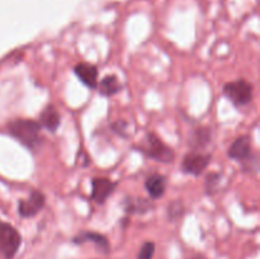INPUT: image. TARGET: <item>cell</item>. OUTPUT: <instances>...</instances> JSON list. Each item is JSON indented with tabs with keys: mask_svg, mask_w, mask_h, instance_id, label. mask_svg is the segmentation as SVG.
Masks as SVG:
<instances>
[{
	"mask_svg": "<svg viewBox=\"0 0 260 259\" xmlns=\"http://www.w3.org/2000/svg\"><path fill=\"white\" fill-rule=\"evenodd\" d=\"M211 154H203V152L200 151H190L188 152L184 156L182 161V169L183 172L187 173V174L194 175V177H198V175L202 174L207 167L210 165Z\"/></svg>",
	"mask_w": 260,
	"mask_h": 259,
	"instance_id": "5",
	"label": "cell"
},
{
	"mask_svg": "<svg viewBox=\"0 0 260 259\" xmlns=\"http://www.w3.org/2000/svg\"><path fill=\"white\" fill-rule=\"evenodd\" d=\"M123 207L126 213L135 215V213H146L152 207V203L144 198H126L123 202Z\"/></svg>",
	"mask_w": 260,
	"mask_h": 259,
	"instance_id": "14",
	"label": "cell"
},
{
	"mask_svg": "<svg viewBox=\"0 0 260 259\" xmlns=\"http://www.w3.org/2000/svg\"><path fill=\"white\" fill-rule=\"evenodd\" d=\"M40 124L52 134L57 131L61 124V114L53 104H47L42 109L40 114Z\"/></svg>",
	"mask_w": 260,
	"mask_h": 259,
	"instance_id": "10",
	"label": "cell"
},
{
	"mask_svg": "<svg viewBox=\"0 0 260 259\" xmlns=\"http://www.w3.org/2000/svg\"><path fill=\"white\" fill-rule=\"evenodd\" d=\"M168 180L161 174H151L145 182V188L152 200L161 198L167 192Z\"/></svg>",
	"mask_w": 260,
	"mask_h": 259,
	"instance_id": "12",
	"label": "cell"
},
{
	"mask_svg": "<svg viewBox=\"0 0 260 259\" xmlns=\"http://www.w3.org/2000/svg\"><path fill=\"white\" fill-rule=\"evenodd\" d=\"M220 173H210L206 177V192H207V195H215L218 190V187H220Z\"/></svg>",
	"mask_w": 260,
	"mask_h": 259,
	"instance_id": "16",
	"label": "cell"
},
{
	"mask_svg": "<svg viewBox=\"0 0 260 259\" xmlns=\"http://www.w3.org/2000/svg\"><path fill=\"white\" fill-rule=\"evenodd\" d=\"M117 187V183L108 178H93L91 179V198L98 205H103L111 197Z\"/></svg>",
	"mask_w": 260,
	"mask_h": 259,
	"instance_id": "8",
	"label": "cell"
},
{
	"mask_svg": "<svg viewBox=\"0 0 260 259\" xmlns=\"http://www.w3.org/2000/svg\"><path fill=\"white\" fill-rule=\"evenodd\" d=\"M223 94L234 106L238 107V108H244V107L249 106L253 101L254 86L245 79H238V80L225 84Z\"/></svg>",
	"mask_w": 260,
	"mask_h": 259,
	"instance_id": "2",
	"label": "cell"
},
{
	"mask_svg": "<svg viewBox=\"0 0 260 259\" xmlns=\"http://www.w3.org/2000/svg\"><path fill=\"white\" fill-rule=\"evenodd\" d=\"M229 156L231 159L240 163H250L256 161V156L251 151V140L249 136H240L233 142L228 151Z\"/></svg>",
	"mask_w": 260,
	"mask_h": 259,
	"instance_id": "7",
	"label": "cell"
},
{
	"mask_svg": "<svg viewBox=\"0 0 260 259\" xmlns=\"http://www.w3.org/2000/svg\"><path fill=\"white\" fill-rule=\"evenodd\" d=\"M73 241L75 244H84V243H93L94 245L96 246L98 250H101L102 253L107 254L109 253V241L108 239L104 235L98 233H94V231H83L79 235H76L75 238L73 239Z\"/></svg>",
	"mask_w": 260,
	"mask_h": 259,
	"instance_id": "11",
	"label": "cell"
},
{
	"mask_svg": "<svg viewBox=\"0 0 260 259\" xmlns=\"http://www.w3.org/2000/svg\"><path fill=\"white\" fill-rule=\"evenodd\" d=\"M99 93L104 96H113L116 95L118 91H121L122 85L119 83L118 78L116 75H107L99 81V84L96 85Z\"/></svg>",
	"mask_w": 260,
	"mask_h": 259,
	"instance_id": "13",
	"label": "cell"
},
{
	"mask_svg": "<svg viewBox=\"0 0 260 259\" xmlns=\"http://www.w3.org/2000/svg\"><path fill=\"white\" fill-rule=\"evenodd\" d=\"M155 254V244L152 241H146L144 245L141 246L139 251L137 259H152Z\"/></svg>",
	"mask_w": 260,
	"mask_h": 259,
	"instance_id": "18",
	"label": "cell"
},
{
	"mask_svg": "<svg viewBox=\"0 0 260 259\" xmlns=\"http://www.w3.org/2000/svg\"><path fill=\"white\" fill-rule=\"evenodd\" d=\"M74 73H75V75L78 76L79 80H80L84 85H86L90 89H96L99 71L95 65L89 62H80L78 63V65H75Z\"/></svg>",
	"mask_w": 260,
	"mask_h": 259,
	"instance_id": "9",
	"label": "cell"
},
{
	"mask_svg": "<svg viewBox=\"0 0 260 259\" xmlns=\"http://www.w3.org/2000/svg\"><path fill=\"white\" fill-rule=\"evenodd\" d=\"M212 140V131L208 127H200L196 128L193 132V136L190 139V146L194 149V151H198V149H203L207 146Z\"/></svg>",
	"mask_w": 260,
	"mask_h": 259,
	"instance_id": "15",
	"label": "cell"
},
{
	"mask_svg": "<svg viewBox=\"0 0 260 259\" xmlns=\"http://www.w3.org/2000/svg\"><path fill=\"white\" fill-rule=\"evenodd\" d=\"M22 236L19 231L8 222L0 221V254L5 259H13L19 250Z\"/></svg>",
	"mask_w": 260,
	"mask_h": 259,
	"instance_id": "4",
	"label": "cell"
},
{
	"mask_svg": "<svg viewBox=\"0 0 260 259\" xmlns=\"http://www.w3.org/2000/svg\"><path fill=\"white\" fill-rule=\"evenodd\" d=\"M40 122L35 119L18 118L13 119L8 123V132L10 136L14 137L18 142L23 146L28 147L29 150H36L42 144V136H41Z\"/></svg>",
	"mask_w": 260,
	"mask_h": 259,
	"instance_id": "1",
	"label": "cell"
},
{
	"mask_svg": "<svg viewBox=\"0 0 260 259\" xmlns=\"http://www.w3.org/2000/svg\"><path fill=\"white\" fill-rule=\"evenodd\" d=\"M46 205V196L41 190H32L28 198L18 202V213L23 218H30L41 212Z\"/></svg>",
	"mask_w": 260,
	"mask_h": 259,
	"instance_id": "6",
	"label": "cell"
},
{
	"mask_svg": "<svg viewBox=\"0 0 260 259\" xmlns=\"http://www.w3.org/2000/svg\"><path fill=\"white\" fill-rule=\"evenodd\" d=\"M183 213H184V206H183V203L180 201H174L168 207V217L172 221L182 217Z\"/></svg>",
	"mask_w": 260,
	"mask_h": 259,
	"instance_id": "17",
	"label": "cell"
},
{
	"mask_svg": "<svg viewBox=\"0 0 260 259\" xmlns=\"http://www.w3.org/2000/svg\"><path fill=\"white\" fill-rule=\"evenodd\" d=\"M140 151L144 152L146 156L151 157L156 161L164 163V164L173 163L175 157L174 150L168 146L165 142H162L161 139L156 136L154 132H149L146 135V147H141Z\"/></svg>",
	"mask_w": 260,
	"mask_h": 259,
	"instance_id": "3",
	"label": "cell"
},
{
	"mask_svg": "<svg viewBox=\"0 0 260 259\" xmlns=\"http://www.w3.org/2000/svg\"><path fill=\"white\" fill-rule=\"evenodd\" d=\"M113 130L116 132H118L119 135H122V136H124L126 137V135L123 134V130L126 128L127 127V122H124V121H118V122H116V123H113Z\"/></svg>",
	"mask_w": 260,
	"mask_h": 259,
	"instance_id": "19",
	"label": "cell"
},
{
	"mask_svg": "<svg viewBox=\"0 0 260 259\" xmlns=\"http://www.w3.org/2000/svg\"><path fill=\"white\" fill-rule=\"evenodd\" d=\"M193 259H206V258H205V256H202V255H197V256H194Z\"/></svg>",
	"mask_w": 260,
	"mask_h": 259,
	"instance_id": "20",
	"label": "cell"
}]
</instances>
